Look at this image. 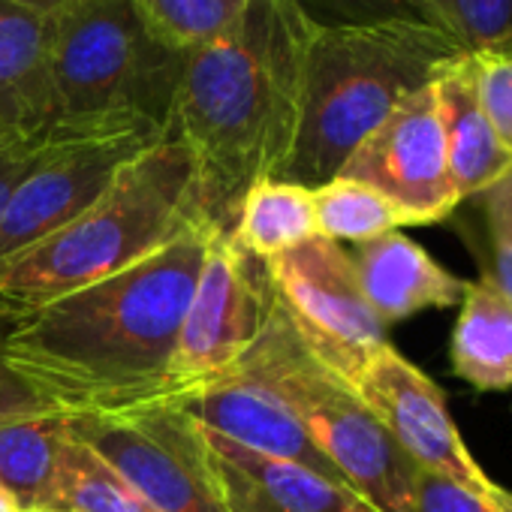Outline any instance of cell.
I'll return each instance as SVG.
<instances>
[{"label":"cell","instance_id":"18","mask_svg":"<svg viewBox=\"0 0 512 512\" xmlns=\"http://www.w3.org/2000/svg\"><path fill=\"white\" fill-rule=\"evenodd\" d=\"M449 353L452 374L473 389H512V302L485 275L461 296Z\"/></svg>","mask_w":512,"mask_h":512},{"label":"cell","instance_id":"34","mask_svg":"<svg viewBox=\"0 0 512 512\" xmlns=\"http://www.w3.org/2000/svg\"><path fill=\"white\" fill-rule=\"evenodd\" d=\"M497 52H512V40H509V43H503V46H500Z\"/></svg>","mask_w":512,"mask_h":512},{"label":"cell","instance_id":"10","mask_svg":"<svg viewBox=\"0 0 512 512\" xmlns=\"http://www.w3.org/2000/svg\"><path fill=\"white\" fill-rule=\"evenodd\" d=\"M263 272L305 347L332 374L386 344V326L371 311L353 256L338 241L314 235L266 260Z\"/></svg>","mask_w":512,"mask_h":512},{"label":"cell","instance_id":"30","mask_svg":"<svg viewBox=\"0 0 512 512\" xmlns=\"http://www.w3.org/2000/svg\"><path fill=\"white\" fill-rule=\"evenodd\" d=\"M4 4H13V7H22V10H31V13H40V16L52 19L67 4H73V0H4Z\"/></svg>","mask_w":512,"mask_h":512},{"label":"cell","instance_id":"2","mask_svg":"<svg viewBox=\"0 0 512 512\" xmlns=\"http://www.w3.org/2000/svg\"><path fill=\"white\" fill-rule=\"evenodd\" d=\"M317 25L302 0H247L223 34L187 52L169 136L193 160L199 220L220 235L250 187L287 163Z\"/></svg>","mask_w":512,"mask_h":512},{"label":"cell","instance_id":"26","mask_svg":"<svg viewBox=\"0 0 512 512\" xmlns=\"http://www.w3.org/2000/svg\"><path fill=\"white\" fill-rule=\"evenodd\" d=\"M479 103L497 139L512 151V52L473 55Z\"/></svg>","mask_w":512,"mask_h":512},{"label":"cell","instance_id":"31","mask_svg":"<svg viewBox=\"0 0 512 512\" xmlns=\"http://www.w3.org/2000/svg\"><path fill=\"white\" fill-rule=\"evenodd\" d=\"M488 503H491L497 512H512V491H506L503 485H494L491 494H488Z\"/></svg>","mask_w":512,"mask_h":512},{"label":"cell","instance_id":"15","mask_svg":"<svg viewBox=\"0 0 512 512\" xmlns=\"http://www.w3.org/2000/svg\"><path fill=\"white\" fill-rule=\"evenodd\" d=\"M359 287L383 326L407 320L425 308L461 305L467 281L443 269L434 256L401 229L356 247Z\"/></svg>","mask_w":512,"mask_h":512},{"label":"cell","instance_id":"27","mask_svg":"<svg viewBox=\"0 0 512 512\" xmlns=\"http://www.w3.org/2000/svg\"><path fill=\"white\" fill-rule=\"evenodd\" d=\"M410 512H497V509L485 497L473 494L470 488L419 467L413 476Z\"/></svg>","mask_w":512,"mask_h":512},{"label":"cell","instance_id":"14","mask_svg":"<svg viewBox=\"0 0 512 512\" xmlns=\"http://www.w3.org/2000/svg\"><path fill=\"white\" fill-rule=\"evenodd\" d=\"M208 446L229 512H380L350 485L305 464L244 449L217 434H208Z\"/></svg>","mask_w":512,"mask_h":512},{"label":"cell","instance_id":"16","mask_svg":"<svg viewBox=\"0 0 512 512\" xmlns=\"http://www.w3.org/2000/svg\"><path fill=\"white\" fill-rule=\"evenodd\" d=\"M452 187L461 202L482 196L512 172V151L497 139L476 91L473 55H461L434 79Z\"/></svg>","mask_w":512,"mask_h":512},{"label":"cell","instance_id":"21","mask_svg":"<svg viewBox=\"0 0 512 512\" xmlns=\"http://www.w3.org/2000/svg\"><path fill=\"white\" fill-rule=\"evenodd\" d=\"M317 232L329 241L365 244L386 232L413 226L410 217L365 181L335 175L332 181L314 187Z\"/></svg>","mask_w":512,"mask_h":512},{"label":"cell","instance_id":"19","mask_svg":"<svg viewBox=\"0 0 512 512\" xmlns=\"http://www.w3.org/2000/svg\"><path fill=\"white\" fill-rule=\"evenodd\" d=\"M70 416L58 410L0 419V488L19 509H61L58 473Z\"/></svg>","mask_w":512,"mask_h":512},{"label":"cell","instance_id":"32","mask_svg":"<svg viewBox=\"0 0 512 512\" xmlns=\"http://www.w3.org/2000/svg\"><path fill=\"white\" fill-rule=\"evenodd\" d=\"M0 512H22V509L16 506V500H13L4 488H0Z\"/></svg>","mask_w":512,"mask_h":512},{"label":"cell","instance_id":"7","mask_svg":"<svg viewBox=\"0 0 512 512\" xmlns=\"http://www.w3.org/2000/svg\"><path fill=\"white\" fill-rule=\"evenodd\" d=\"M70 431L157 512H229L208 434L181 401L70 416Z\"/></svg>","mask_w":512,"mask_h":512},{"label":"cell","instance_id":"29","mask_svg":"<svg viewBox=\"0 0 512 512\" xmlns=\"http://www.w3.org/2000/svg\"><path fill=\"white\" fill-rule=\"evenodd\" d=\"M52 130L28 136V133H13V130L0 127V214H4V208H7L10 196L16 193V187L22 184V178L40 160L43 148L49 145Z\"/></svg>","mask_w":512,"mask_h":512},{"label":"cell","instance_id":"28","mask_svg":"<svg viewBox=\"0 0 512 512\" xmlns=\"http://www.w3.org/2000/svg\"><path fill=\"white\" fill-rule=\"evenodd\" d=\"M19 311L0 299V419H13V416H25V413H43L52 410L46 401H40L25 380L10 368L7 362V338L16 326Z\"/></svg>","mask_w":512,"mask_h":512},{"label":"cell","instance_id":"6","mask_svg":"<svg viewBox=\"0 0 512 512\" xmlns=\"http://www.w3.org/2000/svg\"><path fill=\"white\" fill-rule=\"evenodd\" d=\"M241 362L284 401L311 443L338 467L353 491L380 512H410L413 476L419 467L368 413L353 389L305 347L269 281L260 335Z\"/></svg>","mask_w":512,"mask_h":512},{"label":"cell","instance_id":"8","mask_svg":"<svg viewBox=\"0 0 512 512\" xmlns=\"http://www.w3.org/2000/svg\"><path fill=\"white\" fill-rule=\"evenodd\" d=\"M163 136L151 124L130 118L58 121L40 160L0 214V263L79 217L136 154Z\"/></svg>","mask_w":512,"mask_h":512},{"label":"cell","instance_id":"1","mask_svg":"<svg viewBox=\"0 0 512 512\" xmlns=\"http://www.w3.org/2000/svg\"><path fill=\"white\" fill-rule=\"evenodd\" d=\"M211 235L199 220L136 266L22 311L7 338L10 368L67 416L154 401Z\"/></svg>","mask_w":512,"mask_h":512},{"label":"cell","instance_id":"17","mask_svg":"<svg viewBox=\"0 0 512 512\" xmlns=\"http://www.w3.org/2000/svg\"><path fill=\"white\" fill-rule=\"evenodd\" d=\"M46 16L0 0V127L46 133L58 124Z\"/></svg>","mask_w":512,"mask_h":512},{"label":"cell","instance_id":"22","mask_svg":"<svg viewBox=\"0 0 512 512\" xmlns=\"http://www.w3.org/2000/svg\"><path fill=\"white\" fill-rule=\"evenodd\" d=\"M58 506L70 512H157L73 431L61 458Z\"/></svg>","mask_w":512,"mask_h":512},{"label":"cell","instance_id":"12","mask_svg":"<svg viewBox=\"0 0 512 512\" xmlns=\"http://www.w3.org/2000/svg\"><path fill=\"white\" fill-rule=\"evenodd\" d=\"M338 175L380 190L413 226H431L452 217L461 199L446 163L434 82L395 106L389 118L359 142Z\"/></svg>","mask_w":512,"mask_h":512},{"label":"cell","instance_id":"23","mask_svg":"<svg viewBox=\"0 0 512 512\" xmlns=\"http://www.w3.org/2000/svg\"><path fill=\"white\" fill-rule=\"evenodd\" d=\"M398 4L467 55L497 52L512 40V0H398Z\"/></svg>","mask_w":512,"mask_h":512},{"label":"cell","instance_id":"20","mask_svg":"<svg viewBox=\"0 0 512 512\" xmlns=\"http://www.w3.org/2000/svg\"><path fill=\"white\" fill-rule=\"evenodd\" d=\"M314 235H320L314 190L278 178H266L250 187L229 232L235 247L260 263Z\"/></svg>","mask_w":512,"mask_h":512},{"label":"cell","instance_id":"25","mask_svg":"<svg viewBox=\"0 0 512 512\" xmlns=\"http://www.w3.org/2000/svg\"><path fill=\"white\" fill-rule=\"evenodd\" d=\"M485 217L488 247H491V269L485 278L512 302V172L503 175L494 187L476 196Z\"/></svg>","mask_w":512,"mask_h":512},{"label":"cell","instance_id":"33","mask_svg":"<svg viewBox=\"0 0 512 512\" xmlns=\"http://www.w3.org/2000/svg\"><path fill=\"white\" fill-rule=\"evenodd\" d=\"M22 512H70V509H46L43 506V509H22Z\"/></svg>","mask_w":512,"mask_h":512},{"label":"cell","instance_id":"11","mask_svg":"<svg viewBox=\"0 0 512 512\" xmlns=\"http://www.w3.org/2000/svg\"><path fill=\"white\" fill-rule=\"evenodd\" d=\"M338 377L416 467L440 473L488 500L497 482L485 476L473 452L464 446L443 389L389 341L353 359Z\"/></svg>","mask_w":512,"mask_h":512},{"label":"cell","instance_id":"5","mask_svg":"<svg viewBox=\"0 0 512 512\" xmlns=\"http://www.w3.org/2000/svg\"><path fill=\"white\" fill-rule=\"evenodd\" d=\"M49 25L58 121L130 118L169 136L187 52L166 46L133 0H73Z\"/></svg>","mask_w":512,"mask_h":512},{"label":"cell","instance_id":"9","mask_svg":"<svg viewBox=\"0 0 512 512\" xmlns=\"http://www.w3.org/2000/svg\"><path fill=\"white\" fill-rule=\"evenodd\" d=\"M263 314V263L238 250L229 235H211L157 398L193 395L238 365L260 335Z\"/></svg>","mask_w":512,"mask_h":512},{"label":"cell","instance_id":"24","mask_svg":"<svg viewBox=\"0 0 512 512\" xmlns=\"http://www.w3.org/2000/svg\"><path fill=\"white\" fill-rule=\"evenodd\" d=\"M145 25L172 49L193 52L223 34L247 0H133Z\"/></svg>","mask_w":512,"mask_h":512},{"label":"cell","instance_id":"13","mask_svg":"<svg viewBox=\"0 0 512 512\" xmlns=\"http://www.w3.org/2000/svg\"><path fill=\"white\" fill-rule=\"evenodd\" d=\"M175 401H181L208 434L226 437L244 449L263 452L272 458L305 464L314 473L347 485V479L311 443V437L296 422V416L284 407V401L244 362L232 365L226 374H220L199 392Z\"/></svg>","mask_w":512,"mask_h":512},{"label":"cell","instance_id":"3","mask_svg":"<svg viewBox=\"0 0 512 512\" xmlns=\"http://www.w3.org/2000/svg\"><path fill=\"white\" fill-rule=\"evenodd\" d=\"M461 55L467 52L413 16L317 25L299 127L278 181L308 190L332 181L395 106L428 88Z\"/></svg>","mask_w":512,"mask_h":512},{"label":"cell","instance_id":"4","mask_svg":"<svg viewBox=\"0 0 512 512\" xmlns=\"http://www.w3.org/2000/svg\"><path fill=\"white\" fill-rule=\"evenodd\" d=\"M199 223L187 148L163 136L58 232L0 263V299L19 314L136 266Z\"/></svg>","mask_w":512,"mask_h":512}]
</instances>
